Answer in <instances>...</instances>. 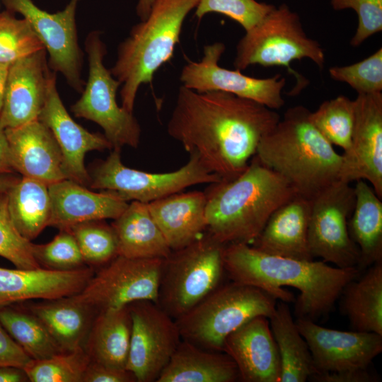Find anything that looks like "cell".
Segmentation results:
<instances>
[{
	"instance_id": "1",
	"label": "cell",
	"mask_w": 382,
	"mask_h": 382,
	"mask_svg": "<svg viewBox=\"0 0 382 382\" xmlns=\"http://www.w3.org/2000/svg\"><path fill=\"white\" fill-rule=\"evenodd\" d=\"M279 120L276 110L255 101L181 86L167 132L211 173L230 180L246 169Z\"/></svg>"
},
{
	"instance_id": "2",
	"label": "cell",
	"mask_w": 382,
	"mask_h": 382,
	"mask_svg": "<svg viewBox=\"0 0 382 382\" xmlns=\"http://www.w3.org/2000/svg\"><path fill=\"white\" fill-rule=\"evenodd\" d=\"M223 260L233 282L260 289L283 302H295L296 318L312 320L332 309L344 287L360 272L323 261L270 255L245 243L225 245Z\"/></svg>"
},
{
	"instance_id": "3",
	"label": "cell",
	"mask_w": 382,
	"mask_h": 382,
	"mask_svg": "<svg viewBox=\"0 0 382 382\" xmlns=\"http://www.w3.org/2000/svg\"><path fill=\"white\" fill-rule=\"evenodd\" d=\"M204 192L207 229L224 245L253 243L271 214L296 195L255 155L236 178L212 183Z\"/></svg>"
},
{
	"instance_id": "4",
	"label": "cell",
	"mask_w": 382,
	"mask_h": 382,
	"mask_svg": "<svg viewBox=\"0 0 382 382\" xmlns=\"http://www.w3.org/2000/svg\"><path fill=\"white\" fill-rule=\"evenodd\" d=\"M303 105L289 108L260 142L255 156L297 195L312 199L339 180L342 155L313 126Z\"/></svg>"
},
{
	"instance_id": "5",
	"label": "cell",
	"mask_w": 382,
	"mask_h": 382,
	"mask_svg": "<svg viewBox=\"0 0 382 382\" xmlns=\"http://www.w3.org/2000/svg\"><path fill=\"white\" fill-rule=\"evenodd\" d=\"M199 0H156L144 21L134 25L118 46L110 70L121 83L122 107L133 112L137 91L173 57L184 21Z\"/></svg>"
},
{
	"instance_id": "6",
	"label": "cell",
	"mask_w": 382,
	"mask_h": 382,
	"mask_svg": "<svg viewBox=\"0 0 382 382\" xmlns=\"http://www.w3.org/2000/svg\"><path fill=\"white\" fill-rule=\"evenodd\" d=\"M276 305L277 299L263 290L232 281L221 284L175 322L182 340L222 352L228 335L257 316L270 318Z\"/></svg>"
},
{
	"instance_id": "7",
	"label": "cell",
	"mask_w": 382,
	"mask_h": 382,
	"mask_svg": "<svg viewBox=\"0 0 382 382\" xmlns=\"http://www.w3.org/2000/svg\"><path fill=\"white\" fill-rule=\"evenodd\" d=\"M225 245L209 233L163 259L156 303L175 320L221 284Z\"/></svg>"
},
{
	"instance_id": "8",
	"label": "cell",
	"mask_w": 382,
	"mask_h": 382,
	"mask_svg": "<svg viewBox=\"0 0 382 382\" xmlns=\"http://www.w3.org/2000/svg\"><path fill=\"white\" fill-rule=\"evenodd\" d=\"M304 58L320 69L325 64L323 47L305 33L300 18L284 4L274 7L240 39L233 66L239 71L251 65L284 66L295 76L291 62Z\"/></svg>"
},
{
	"instance_id": "9",
	"label": "cell",
	"mask_w": 382,
	"mask_h": 382,
	"mask_svg": "<svg viewBox=\"0 0 382 382\" xmlns=\"http://www.w3.org/2000/svg\"><path fill=\"white\" fill-rule=\"evenodd\" d=\"M85 50L88 61V81L81 98L71 106V111L76 117L100 126L112 149L137 147L141 127L133 112L117 103V91L121 83L103 64L107 49L100 32L93 31L88 35Z\"/></svg>"
},
{
	"instance_id": "10",
	"label": "cell",
	"mask_w": 382,
	"mask_h": 382,
	"mask_svg": "<svg viewBox=\"0 0 382 382\" xmlns=\"http://www.w3.org/2000/svg\"><path fill=\"white\" fill-rule=\"evenodd\" d=\"M120 151L112 149L108 158L92 169L89 173L91 188L115 192L127 202L149 203L195 185L221 180L195 154H190L187 163L179 169L158 173L127 167L121 161Z\"/></svg>"
},
{
	"instance_id": "11",
	"label": "cell",
	"mask_w": 382,
	"mask_h": 382,
	"mask_svg": "<svg viewBox=\"0 0 382 382\" xmlns=\"http://www.w3.org/2000/svg\"><path fill=\"white\" fill-rule=\"evenodd\" d=\"M308 245L314 257L340 268L357 267L360 261L348 221L355 203L354 187L337 180L310 200Z\"/></svg>"
},
{
	"instance_id": "12",
	"label": "cell",
	"mask_w": 382,
	"mask_h": 382,
	"mask_svg": "<svg viewBox=\"0 0 382 382\" xmlns=\"http://www.w3.org/2000/svg\"><path fill=\"white\" fill-rule=\"evenodd\" d=\"M163 259L117 255L95 272L76 297L97 312L141 300L157 302Z\"/></svg>"
},
{
	"instance_id": "13",
	"label": "cell",
	"mask_w": 382,
	"mask_h": 382,
	"mask_svg": "<svg viewBox=\"0 0 382 382\" xmlns=\"http://www.w3.org/2000/svg\"><path fill=\"white\" fill-rule=\"evenodd\" d=\"M129 307L132 330L126 369L137 382H156L182 340L178 325L152 301H137Z\"/></svg>"
},
{
	"instance_id": "14",
	"label": "cell",
	"mask_w": 382,
	"mask_h": 382,
	"mask_svg": "<svg viewBox=\"0 0 382 382\" xmlns=\"http://www.w3.org/2000/svg\"><path fill=\"white\" fill-rule=\"evenodd\" d=\"M6 10L18 13L30 23L49 54V65L60 72L77 91L85 85L81 79L83 53L79 47L76 11L80 0H71L61 11L51 13L33 0H1Z\"/></svg>"
},
{
	"instance_id": "15",
	"label": "cell",
	"mask_w": 382,
	"mask_h": 382,
	"mask_svg": "<svg viewBox=\"0 0 382 382\" xmlns=\"http://www.w3.org/2000/svg\"><path fill=\"white\" fill-rule=\"evenodd\" d=\"M225 50L226 46L221 42L205 45L204 55L199 62L187 60L183 67L180 75L182 86L199 93L223 91L232 93L274 110L284 106V77L276 74L259 79L245 75L238 69L223 68L219 62Z\"/></svg>"
},
{
	"instance_id": "16",
	"label": "cell",
	"mask_w": 382,
	"mask_h": 382,
	"mask_svg": "<svg viewBox=\"0 0 382 382\" xmlns=\"http://www.w3.org/2000/svg\"><path fill=\"white\" fill-rule=\"evenodd\" d=\"M351 143L342 154L339 180L368 181L382 198V93L358 94Z\"/></svg>"
},
{
	"instance_id": "17",
	"label": "cell",
	"mask_w": 382,
	"mask_h": 382,
	"mask_svg": "<svg viewBox=\"0 0 382 382\" xmlns=\"http://www.w3.org/2000/svg\"><path fill=\"white\" fill-rule=\"evenodd\" d=\"M298 329L309 347L316 374L368 369L382 352V335L322 327L307 318H296Z\"/></svg>"
},
{
	"instance_id": "18",
	"label": "cell",
	"mask_w": 382,
	"mask_h": 382,
	"mask_svg": "<svg viewBox=\"0 0 382 382\" xmlns=\"http://www.w3.org/2000/svg\"><path fill=\"white\" fill-rule=\"evenodd\" d=\"M45 49L10 64L0 127L4 129L37 120L46 100L50 79Z\"/></svg>"
},
{
	"instance_id": "19",
	"label": "cell",
	"mask_w": 382,
	"mask_h": 382,
	"mask_svg": "<svg viewBox=\"0 0 382 382\" xmlns=\"http://www.w3.org/2000/svg\"><path fill=\"white\" fill-rule=\"evenodd\" d=\"M38 120L50 129L60 148L66 178L89 186L91 178L84 165L86 154L110 149L112 145L104 134L87 131L69 115L57 90L55 72Z\"/></svg>"
},
{
	"instance_id": "20",
	"label": "cell",
	"mask_w": 382,
	"mask_h": 382,
	"mask_svg": "<svg viewBox=\"0 0 382 382\" xmlns=\"http://www.w3.org/2000/svg\"><path fill=\"white\" fill-rule=\"evenodd\" d=\"M4 131L14 171L47 185L67 178L60 148L41 121L37 119Z\"/></svg>"
},
{
	"instance_id": "21",
	"label": "cell",
	"mask_w": 382,
	"mask_h": 382,
	"mask_svg": "<svg viewBox=\"0 0 382 382\" xmlns=\"http://www.w3.org/2000/svg\"><path fill=\"white\" fill-rule=\"evenodd\" d=\"M222 352L236 364L244 382H279L280 358L269 318L257 316L224 340Z\"/></svg>"
},
{
	"instance_id": "22",
	"label": "cell",
	"mask_w": 382,
	"mask_h": 382,
	"mask_svg": "<svg viewBox=\"0 0 382 382\" xmlns=\"http://www.w3.org/2000/svg\"><path fill=\"white\" fill-rule=\"evenodd\" d=\"M94 273L90 266L66 271L42 267H0V307L32 299L50 300L77 294Z\"/></svg>"
},
{
	"instance_id": "23",
	"label": "cell",
	"mask_w": 382,
	"mask_h": 382,
	"mask_svg": "<svg viewBox=\"0 0 382 382\" xmlns=\"http://www.w3.org/2000/svg\"><path fill=\"white\" fill-rule=\"evenodd\" d=\"M48 189L51 199L49 226L59 230L86 221L114 220L129 204L115 192H96L68 178L48 185Z\"/></svg>"
},
{
	"instance_id": "24",
	"label": "cell",
	"mask_w": 382,
	"mask_h": 382,
	"mask_svg": "<svg viewBox=\"0 0 382 382\" xmlns=\"http://www.w3.org/2000/svg\"><path fill=\"white\" fill-rule=\"evenodd\" d=\"M310 211V200L296 195L271 214L253 246L272 255L313 260L308 238Z\"/></svg>"
},
{
	"instance_id": "25",
	"label": "cell",
	"mask_w": 382,
	"mask_h": 382,
	"mask_svg": "<svg viewBox=\"0 0 382 382\" xmlns=\"http://www.w3.org/2000/svg\"><path fill=\"white\" fill-rule=\"evenodd\" d=\"M204 192H177L147 203L149 212L173 250L181 249L207 229Z\"/></svg>"
},
{
	"instance_id": "26",
	"label": "cell",
	"mask_w": 382,
	"mask_h": 382,
	"mask_svg": "<svg viewBox=\"0 0 382 382\" xmlns=\"http://www.w3.org/2000/svg\"><path fill=\"white\" fill-rule=\"evenodd\" d=\"M63 352L83 348L98 312L75 295L44 300L28 306Z\"/></svg>"
},
{
	"instance_id": "27",
	"label": "cell",
	"mask_w": 382,
	"mask_h": 382,
	"mask_svg": "<svg viewBox=\"0 0 382 382\" xmlns=\"http://www.w3.org/2000/svg\"><path fill=\"white\" fill-rule=\"evenodd\" d=\"M239 380L237 366L228 354L207 350L181 340L156 382H235Z\"/></svg>"
},
{
	"instance_id": "28",
	"label": "cell",
	"mask_w": 382,
	"mask_h": 382,
	"mask_svg": "<svg viewBox=\"0 0 382 382\" xmlns=\"http://www.w3.org/2000/svg\"><path fill=\"white\" fill-rule=\"evenodd\" d=\"M111 226L116 236L117 255L166 259L172 252L147 203L132 201Z\"/></svg>"
},
{
	"instance_id": "29",
	"label": "cell",
	"mask_w": 382,
	"mask_h": 382,
	"mask_svg": "<svg viewBox=\"0 0 382 382\" xmlns=\"http://www.w3.org/2000/svg\"><path fill=\"white\" fill-rule=\"evenodd\" d=\"M131 330L129 305L99 311L83 349L91 361L126 369Z\"/></svg>"
},
{
	"instance_id": "30",
	"label": "cell",
	"mask_w": 382,
	"mask_h": 382,
	"mask_svg": "<svg viewBox=\"0 0 382 382\" xmlns=\"http://www.w3.org/2000/svg\"><path fill=\"white\" fill-rule=\"evenodd\" d=\"M355 203L348 221L352 240L360 253L357 268L382 261V202L366 181H356Z\"/></svg>"
},
{
	"instance_id": "31",
	"label": "cell",
	"mask_w": 382,
	"mask_h": 382,
	"mask_svg": "<svg viewBox=\"0 0 382 382\" xmlns=\"http://www.w3.org/2000/svg\"><path fill=\"white\" fill-rule=\"evenodd\" d=\"M340 296L341 311L354 330L382 335V261L347 283Z\"/></svg>"
},
{
	"instance_id": "32",
	"label": "cell",
	"mask_w": 382,
	"mask_h": 382,
	"mask_svg": "<svg viewBox=\"0 0 382 382\" xmlns=\"http://www.w3.org/2000/svg\"><path fill=\"white\" fill-rule=\"evenodd\" d=\"M281 363L279 382H305L316 374L308 344L300 333L287 303H277L269 318Z\"/></svg>"
},
{
	"instance_id": "33",
	"label": "cell",
	"mask_w": 382,
	"mask_h": 382,
	"mask_svg": "<svg viewBox=\"0 0 382 382\" xmlns=\"http://www.w3.org/2000/svg\"><path fill=\"white\" fill-rule=\"evenodd\" d=\"M7 199L11 219L26 239L31 241L49 226L51 199L47 185L22 176L7 192Z\"/></svg>"
},
{
	"instance_id": "34",
	"label": "cell",
	"mask_w": 382,
	"mask_h": 382,
	"mask_svg": "<svg viewBox=\"0 0 382 382\" xmlns=\"http://www.w3.org/2000/svg\"><path fill=\"white\" fill-rule=\"evenodd\" d=\"M0 324L32 359H43L63 352L44 325L30 311L9 306L0 307Z\"/></svg>"
},
{
	"instance_id": "35",
	"label": "cell",
	"mask_w": 382,
	"mask_h": 382,
	"mask_svg": "<svg viewBox=\"0 0 382 382\" xmlns=\"http://www.w3.org/2000/svg\"><path fill=\"white\" fill-rule=\"evenodd\" d=\"M354 115V100L339 96L324 101L316 111L311 112L310 120L328 142L345 151L350 146Z\"/></svg>"
},
{
	"instance_id": "36",
	"label": "cell",
	"mask_w": 382,
	"mask_h": 382,
	"mask_svg": "<svg viewBox=\"0 0 382 382\" xmlns=\"http://www.w3.org/2000/svg\"><path fill=\"white\" fill-rule=\"evenodd\" d=\"M90 358L83 348L31 359L23 369L31 382H83Z\"/></svg>"
},
{
	"instance_id": "37",
	"label": "cell",
	"mask_w": 382,
	"mask_h": 382,
	"mask_svg": "<svg viewBox=\"0 0 382 382\" xmlns=\"http://www.w3.org/2000/svg\"><path fill=\"white\" fill-rule=\"evenodd\" d=\"M74 236L86 264L105 265L117 255V245L112 226L104 220L76 224L66 229Z\"/></svg>"
},
{
	"instance_id": "38",
	"label": "cell",
	"mask_w": 382,
	"mask_h": 382,
	"mask_svg": "<svg viewBox=\"0 0 382 382\" xmlns=\"http://www.w3.org/2000/svg\"><path fill=\"white\" fill-rule=\"evenodd\" d=\"M13 13H0V63L9 65L45 49L29 22Z\"/></svg>"
},
{
	"instance_id": "39",
	"label": "cell",
	"mask_w": 382,
	"mask_h": 382,
	"mask_svg": "<svg viewBox=\"0 0 382 382\" xmlns=\"http://www.w3.org/2000/svg\"><path fill=\"white\" fill-rule=\"evenodd\" d=\"M33 254L42 267L66 271L79 269L86 265L78 244L68 230L60 232L45 244L32 245Z\"/></svg>"
},
{
	"instance_id": "40",
	"label": "cell",
	"mask_w": 382,
	"mask_h": 382,
	"mask_svg": "<svg viewBox=\"0 0 382 382\" xmlns=\"http://www.w3.org/2000/svg\"><path fill=\"white\" fill-rule=\"evenodd\" d=\"M33 243L16 227L8 207L7 192L0 193V256L21 269L40 267L35 260Z\"/></svg>"
},
{
	"instance_id": "41",
	"label": "cell",
	"mask_w": 382,
	"mask_h": 382,
	"mask_svg": "<svg viewBox=\"0 0 382 382\" xmlns=\"http://www.w3.org/2000/svg\"><path fill=\"white\" fill-rule=\"evenodd\" d=\"M330 77L347 83L358 94L381 93L382 91V48L354 64L332 66Z\"/></svg>"
},
{
	"instance_id": "42",
	"label": "cell",
	"mask_w": 382,
	"mask_h": 382,
	"mask_svg": "<svg viewBox=\"0 0 382 382\" xmlns=\"http://www.w3.org/2000/svg\"><path fill=\"white\" fill-rule=\"evenodd\" d=\"M275 6L256 0H199L195 16L200 20L214 12L228 16L245 31L259 23Z\"/></svg>"
},
{
	"instance_id": "43",
	"label": "cell",
	"mask_w": 382,
	"mask_h": 382,
	"mask_svg": "<svg viewBox=\"0 0 382 382\" xmlns=\"http://www.w3.org/2000/svg\"><path fill=\"white\" fill-rule=\"evenodd\" d=\"M334 10L352 8L358 25L350 45L358 47L371 35L382 31V0H330Z\"/></svg>"
},
{
	"instance_id": "44",
	"label": "cell",
	"mask_w": 382,
	"mask_h": 382,
	"mask_svg": "<svg viewBox=\"0 0 382 382\" xmlns=\"http://www.w3.org/2000/svg\"><path fill=\"white\" fill-rule=\"evenodd\" d=\"M136 379L127 369L90 361L83 382H134Z\"/></svg>"
},
{
	"instance_id": "45",
	"label": "cell",
	"mask_w": 382,
	"mask_h": 382,
	"mask_svg": "<svg viewBox=\"0 0 382 382\" xmlns=\"http://www.w3.org/2000/svg\"><path fill=\"white\" fill-rule=\"evenodd\" d=\"M31 359L0 324V366L24 369Z\"/></svg>"
},
{
	"instance_id": "46",
	"label": "cell",
	"mask_w": 382,
	"mask_h": 382,
	"mask_svg": "<svg viewBox=\"0 0 382 382\" xmlns=\"http://www.w3.org/2000/svg\"><path fill=\"white\" fill-rule=\"evenodd\" d=\"M376 378L366 369L347 370L334 372H320L308 380L317 382H373Z\"/></svg>"
},
{
	"instance_id": "47",
	"label": "cell",
	"mask_w": 382,
	"mask_h": 382,
	"mask_svg": "<svg viewBox=\"0 0 382 382\" xmlns=\"http://www.w3.org/2000/svg\"><path fill=\"white\" fill-rule=\"evenodd\" d=\"M13 171L5 131L0 127V174Z\"/></svg>"
},
{
	"instance_id": "48",
	"label": "cell",
	"mask_w": 382,
	"mask_h": 382,
	"mask_svg": "<svg viewBox=\"0 0 382 382\" xmlns=\"http://www.w3.org/2000/svg\"><path fill=\"white\" fill-rule=\"evenodd\" d=\"M29 381L23 369L12 366H0V382Z\"/></svg>"
},
{
	"instance_id": "49",
	"label": "cell",
	"mask_w": 382,
	"mask_h": 382,
	"mask_svg": "<svg viewBox=\"0 0 382 382\" xmlns=\"http://www.w3.org/2000/svg\"><path fill=\"white\" fill-rule=\"evenodd\" d=\"M155 1L156 0H139L136 10L141 21L147 18Z\"/></svg>"
},
{
	"instance_id": "50",
	"label": "cell",
	"mask_w": 382,
	"mask_h": 382,
	"mask_svg": "<svg viewBox=\"0 0 382 382\" xmlns=\"http://www.w3.org/2000/svg\"><path fill=\"white\" fill-rule=\"evenodd\" d=\"M19 179L13 173L0 174V193L8 192Z\"/></svg>"
},
{
	"instance_id": "51",
	"label": "cell",
	"mask_w": 382,
	"mask_h": 382,
	"mask_svg": "<svg viewBox=\"0 0 382 382\" xmlns=\"http://www.w3.org/2000/svg\"><path fill=\"white\" fill-rule=\"evenodd\" d=\"M9 64L0 63V111L2 108Z\"/></svg>"
}]
</instances>
